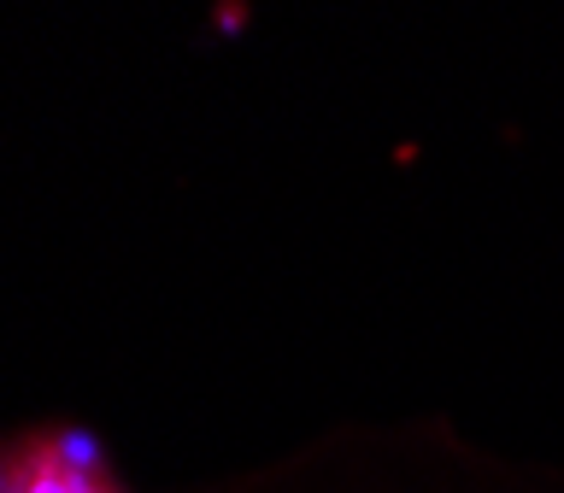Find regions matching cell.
<instances>
[{
    "label": "cell",
    "mask_w": 564,
    "mask_h": 493,
    "mask_svg": "<svg viewBox=\"0 0 564 493\" xmlns=\"http://www.w3.org/2000/svg\"><path fill=\"white\" fill-rule=\"evenodd\" d=\"M0 493H130L88 429L35 423L0 435Z\"/></svg>",
    "instance_id": "6da1fadb"
}]
</instances>
